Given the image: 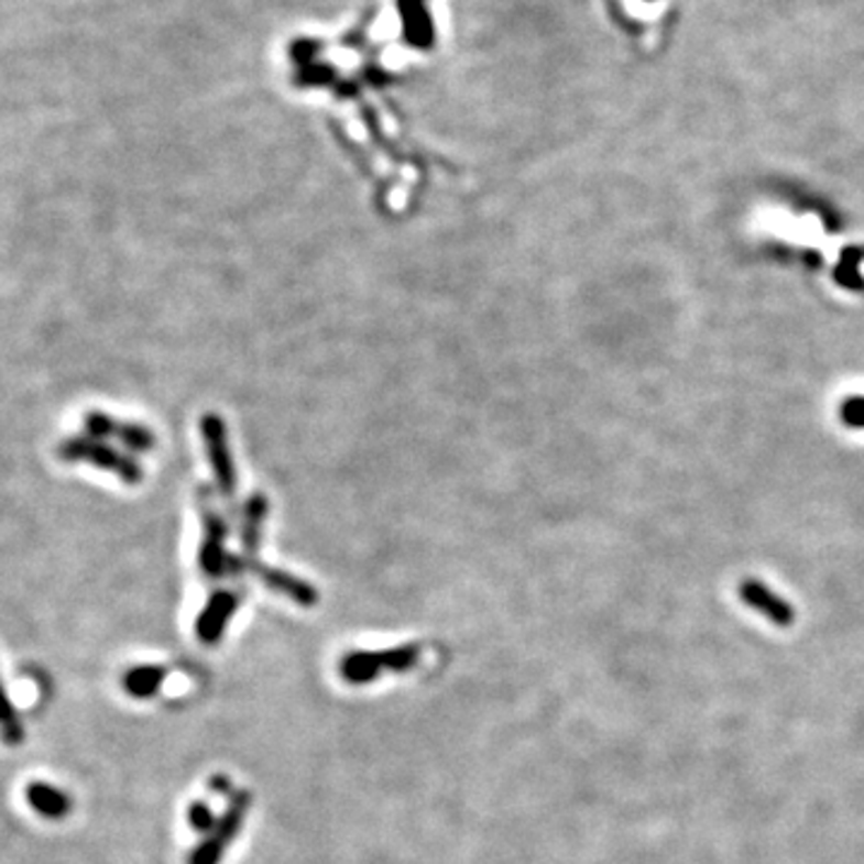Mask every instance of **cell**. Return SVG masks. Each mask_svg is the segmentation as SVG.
<instances>
[{
	"label": "cell",
	"instance_id": "cell-2",
	"mask_svg": "<svg viewBox=\"0 0 864 864\" xmlns=\"http://www.w3.org/2000/svg\"><path fill=\"white\" fill-rule=\"evenodd\" d=\"M85 430L89 437H95V440H103V442L116 440L125 449L138 451V455L150 451L156 445V437L152 435L150 428H144L140 423L118 420L109 414H103V411H87Z\"/></svg>",
	"mask_w": 864,
	"mask_h": 864
},
{
	"label": "cell",
	"instance_id": "cell-9",
	"mask_svg": "<svg viewBox=\"0 0 864 864\" xmlns=\"http://www.w3.org/2000/svg\"><path fill=\"white\" fill-rule=\"evenodd\" d=\"M190 823L195 829H199V831H205L209 823H211V814H209V809L205 807V805H195V807H190Z\"/></svg>",
	"mask_w": 864,
	"mask_h": 864
},
{
	"label": "cell",
	"instance_id": "cell-5",
	"mask_svg": "<svg viewBox=\"0 0 864 864\" xmlns=\"http://www.w3.org/2000/svg\"><path fill=\"white\" fill-rule=\"evenodd\" d=\"M164 677H166V672H164L162 668H154V666H140V668H132V670H128V675H125L123 685H125V691H128V695L144 699V697H152V695H156L158 687H162V682H164Z\"/></svg>",
	"mask_w": 864,
	"mask_h": 864
},
{
	"label": "cell",
	"instance_id": "cell-8",
	"mask_svg": "<svg viewBox=\"0 0 864 864\" xmlns=\"http://www.w3.org/2000/svg\"><path fill=\"white\" fill-rule=\"evenodd\" d=\"M839 416L850 428H864V396H847L841 402Z\"/></svg>",
	"mask_w": 864,
	"mask_h": 864
},
{
	"label": "cell",
	"instance_id": "cell-6",
	"mask_svg": "<svg viewBox=\"0 0 864 864\" xmlns=\"http://www.w3.org/2000/svg\"><path fill=\"white\" fill-rule=\"evenodd\" d=\"M0 740L6 744H20L24 740L22 718L15 709V703L10 701L3 680H0Z\"/></svg>",
	"mask_w": 864,
	"mask_h": 864
},
{
	"label": "cell",
	"instance_id": "cell-3",
	"mask_svg": "<svg viewBox=\"0 0 864 864\" xmlns=\"http://www.w3.org/2000/svg\"><path fill=\"white\" fill-rule=\"evenodd\" d=\"M26 802L34 809L39 817L44 819H63L70 814V797L65 795L61 788L51 786V783H42V780H34L26 786Z\"/></svg>",
	"mask_w": 864,
	"mask_h": 864
},
{
	"label": "cell",
	"instance_id": "cell-1",
	"mask_svg": "<svg viewBox=\"0 0 864 864\" xmlns=\"http://www.w3.org/2000/svg\"><path fill=\"white\" fill-rule=\"evenodd\" d=\"M58 457L65 463H87V467L113 473L128 485H138L144 475L140 461L135 457L125 455V451H121L109 442L95 440V437H89V435L65 437V440L58 445Z\"/></svg>",
	"mask_w": 864,
	"mask_h": 864
},
{
	"label": "cell",
	"instance_id": "cell-7",
	"mask_svg": "<svg viewBox=\"0 0 864 864\" xmlns=\"http://www.w3.org/2000/svg\"><path fill=\"white\" fill-rule=\"evenodd\" d=\"M860 250H855V248H847L843 255H841V262H839V267H835V282H839L841 286H845V288H853V291H860L862 286H864V278H862V274L857 272L860 270Z\"/></svg>",
	"mask_w": 864,
	"mask_h": 864
},
{
	"label": "cell",
	"instance_id": "cell-4",
	"mask_svg": "<svg viewBox=\"0 0 864 864\" xmlns=\"http://www.w3.org/2000/svg\"><path fill=\"white\" fill-rule=\"evenodd\" d=\"M742 598L747 603H752L754 608L764 610V613H768V617H774L778 622H790V615H792L790 605L783 603L776 593H770L766 587H762V583H756V581L742 583Z\"/></svg>",
	"mask_w": 864,
	"mask_h": 864
}]
</instances>
